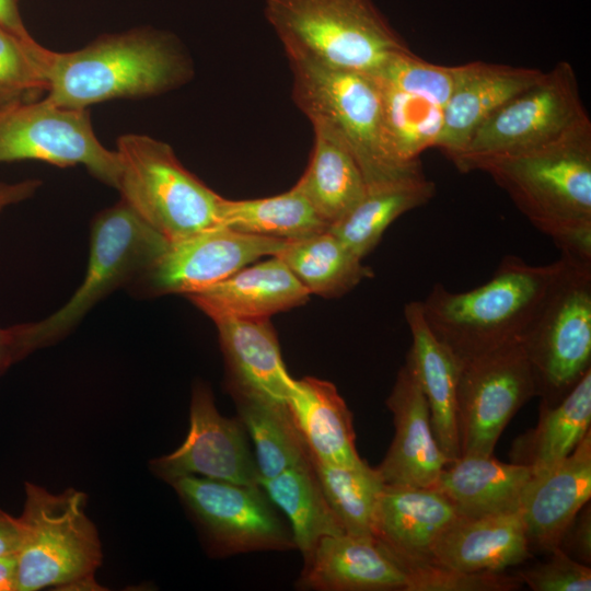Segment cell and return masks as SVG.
Wrapping results in <instances>:
<instances>
[{"label": "cell", "mask_w": 591, "mask_h": 591, "mask_svg": "<svg viewBox=\"0 0 591 591\" xmlns=\"http://www.w3.org/2000/svg\"><path fill=\"white\" fill-rule=\"evenodd\" d=\"M564 266L520 344L541 404L561 401L591 369V263Z\"/></svg>", "instance_id": "8"}, {"label": "cell", "mask_w": 591, "mask_h": 591, "mask_svg": "<svg viewBox=\"0 0 591 591\" xmlns=\"http://www.w3.org/2000/svg\"><path fill=\"white\" fill-rule=\"evenodd\" d=\"M289 61L375 76L410 50L371 0H266Z\"/></svg>", "instance_id": "4"}, {"label": "cell", "mask_w": 591, "mask_h": 591, "mask_svg": "<svg viewBox=\"0 0 591 591\" xmlns=\"http://www.w3.org/2000/svg\"><path fill=\"white\" fill-rule=\"evenodd\" d=\"M310 292L277 256L245 266L229 278L186 296L213 322L269 318L304 304Z\"/></svg>", "instance_id": "20"}, {"label": "cell", "mask_w": 591, "mask_h": 591, "mask_svg": "<svg viewBox=\"0 0 591 591\" xmlns=\"http://www.w3.org/2000/svg\"><path fill=\"white\" fill-rule=\"evenodd\" d=\"M37 160L57 166L83 165L117 188V151L97 139L86 109L58 106L45 96L0 109V162Z\"/></svg>", "instance_id": "11"}, {"label": "cell", "mask_w": 591, "mask_h": 591, "mask_svg": "<svg viewBox=\"0 0 591 591\" xmlns=\"http://www.w3.org/2000/svg\"><path fill=\"white\" fill-rule=\"evenodd\" d=\"M520 510L459 517L438 537L433 561L465 571H503L530 557Z\"/></svg>", "instance_id": "23"}, {"label": "cell", "mask_w": 591, "mask_h": 591, "mask_svg": "<svg viewBox=\"0 0 591 591\" xmlns=\"http://www.w3.org/2000/svg\"><path fill=\"white\" fill-rule=\"evenodd\" d=\"M151 468L170 484L179 477L200 476L239 485H259V473L243 424L218 412L212 393L204 383L193 389L189 429L184 442L172 453L154 459Z\"/></svg>", "instance_id": "15"}, {"label": "cell", "mask_w": 591, "mask_h": 591, "mask_svg": "<svg viewBox=\"0 0 591 591\" xmlns=\"http://www.w3.org/2000/svg\"><path fill=\"white\" fill-rule=\"evenodd\" d=\"M0 27L22 37L31 36L20 15L18 0H0Z\"/></svg>", "instance_id": "44"}, {"label": "cell", "mask_w": 591, "mask_h": 591, "mask_svg": "<svg viewBox=\"0 0 591 591\" xmlns=\"http://www.w3.org/2000/svg\"><path fill=\"white\" fill-rule=\"evenodd\" d=\"M169 245L123 199L96 215L82 283L55 313L26 323L34 350L66 337L97 302L128 287Z\"/></svg>", "instance_id": "9"}, {"label": "cell", "mask_w": 591, "mask_h": 591, "mask_svg": "<svg viewBox=\"0 0 591 591\" xmlns=\"http://www.w3.org/2000/svg\"><path fill=\"white\" fill-rule=\"evenodd\" d=\"M563 266L561 256L532 265L507 255L476 288L453 292L433 285L421 301L425 320L461 363L519 344Z\"/></svg>", "instance_id": "2"}, {"label": "cell", "mask_w": 591, "mask_h": 591, "mask_svg": "<svg viewBox=\"0 0 591 591\" xmlns=\"http://www.w3.org/2000/svg\"><path fill=\"white\" fill-rule=\"evenodd\" d=\"M216 551L224 555L296 547L259 485H239L200 476L171 483Z\"/></svg>", "instance_id": "14"}, {"label": "cell", "mask_w": 591, "mask_h": 591, "mask_svg": "<svg viewBox=\"0 0 591 591\" xmlns=\"http://www.w3.org/2000/svg\"><path fill=\"white\" fill-rule=\"evenodd\" d=\"M433 487L384 485L374 512L372 535L404 570L433 561L440 534L459 518Z\"/></svg>", "instance_id": "17"}, {"label": "cell", "mask_w": 591, "mask_h": 591, "mask_svg": "<svg viewBox=\"0 0 591 591\" xmlns=\"http://www.w3.org/2000/svg\"><path fill=\"white\" fill-rule=\"evenodd\" d=\"M386 406L395 432L376 467L384 484L433 487L450 461L436 440L427 401L407 361L397 373Z\"/></svg>", "instance_id": "16"}, {"label": "cell", "mask_w": 591, "mask_h": 591, "mask_svg": "<svg viewBox=\"0 0 591 591\" xmlns=\"http://www.w3.org/2000/svg\"><path fill=\"white\" fill-rule=\"evenodd\" d=\"M120 199L169 243L220 227L224 198L186 170L165 142L118 138Z\"/></svg>", "instance_id": "7"}, {"label": "cell", "mask_w": 591, "mask_h": 591, "mask_svg": "<svg viewBox=\"0 0 591 591\" xmlns=\"http://www.w3.org/2000/svg\"><path fill=\"white\" fill-rule=\"evenodd\" d=\"M532 476L528 466L489 456H460L440 473L433 488L460 517L478 518L519 510L522 493Z\"/></svg>", "instance_id": "25"}, {"label": "cell", "mask_w": 591, "mask_h": 591, "mask_svg": "<svg viewBox=\"0 0 591 591\" xmlns=\"http://www.w3.org/2000/svg\"><path fill=\"white\" fill-rule=\"evenodd\" d=\"M221 225L286 241L308 237L329 228L298 184L288 192L266 198H224Z\"/></svg>", "instance_id": "33"}, {"label": "cell", "mask_w": 591, "mask_h": 591, "mask_svg": "<svg viewBox=\"0 0 591 591\" xmlns=\"http://www.w3.org/2000/svg\"><path fill=\"white\" fill-rule=\"evenodd\" d=\"M405 573V591H513L523 584L517 575L465 571L436 561L410 567Z\"/></svg>", "instance_id": "38"}, {"label": "cell", "mask_w": 591, "mask_h": 591, "mask_svg": "<svg viewBox=\"0 0 591 591\" xmlns=\"http://www.w3.org/2000/svg\"><path fill=\"white\" fill-rule=\"evenodd\" d=\"M300 580L325 591H405L407 586L404 570L374 537L348 533L323 537Z\"/></svg>", "instance_id": "21"}, {"label": "cell", "mask_w": 591, "mask_h": 591, "mask_svg": "<svg viewBox=\"0 0 591 591\" xmlns=\"http://www.w3.org/2000/svg\"><path fill=\"white\" fill-rule=\"evenodd\" d=\"M312 126L314 147L310 163L297 184L317 213L332 225L363 198L367 183L341 139L325 126Z\"/></svg>", "instance_id": "29"}, {"label": "cell", "mask_w": 591, "mask_h": 591, "mask_svg": "<svg viewBox=\"0 0 591 591\" xmlns=\"http://www.w3.org/2000/svg\"><path fill=\"white\" fill-rule=\"evenodd\" d=\"M382 83L444 108L455 84V66L427 62L412 50L393 55L374 76Z\"/></svg>", "instance_id": "37"}, {"label": "cell", "mask_w": 591, "mask_h": 591, "mask_svg": "<svg viewBox=\"0 0 591 591\" xmlns=\"http://www.w3.org/2000/svg\"><path fill=\"white\" fill-rule=\"evenodd\" d=\"M487 173L561 255L591 263V125L525 153L488 159Z\"/></svg>", "instance_id": "1"}, {"label": "cell", "mask_w": 591, "mask_h": 591, "mask_svg": "<svg viewBox=\"0 0 591 591\" xmlns=\"http://www.w3.org/2000/svg\"><path fill=\"white\" fill-rule=\"evenodd\" d=\"M53 50L0 27V109L42 99Z\"/></svg>", "instance_id": "36"}, {"label": "cell", "mask_w": 591, "mask_h": 591, "mask_svg": "<svg viewBox=\"0 0 591 591\" xmlns=\"http://www.w3.org/2000/svg\"><path fill=\"white\" fill-rule=\"evenodd\" d=\"M311 462L324 496L345 533L373 537L374 512L385 485L378 470L364 461L346 466L323 463L311 456Z\"/></svg>", "instance_id": "34"}, {"label": "cell", "mask_w": 591, "mask_h": 591, "mask_svg": "<svg viewBox=\"0 0 591 591\" xmlns=\"http://www.w3.org/2000/svg\"><path fill=\"white\" fill-rule=\"evenodd\" d=\"M18 558L16 553L0 556V591H16Z\"/></svg>", "instance_id": "45"}, {"label": "cell", "mask_w": 591, "mask_h": 591, "mask_svg": "<svg viewBox=\"0 0 591 591\" xmlns=\"http://www.w3.org/2000/svg\"><path fill=\"white\" fill-rule=\"evenodd\" d=\"M571 558L590 565L591 563V507L588 502L573 518L565 531L559 546Z\"/></svg>", "instance_id": "40"}, {"label": "cell", "mask_w": 591, "mask_h": 591, "mask_svg": "<svg viewBox=\"0 0 591 591\" xmlns=\"http://www.w3.org/2000/svg\"><path fill=\"white\" fill-rule=\"evenodd\" d=\"M33 351L25 323L0 326V375Z\"/></svg>", "instance_id": "41"}, {"label": "cell", "mask_w": 591, "mask_h": 591, "mask_svg": "<svg viewBox=\"0 0 591 591\" xmlns=\"http://www.w3.org/2000/svg\"><path fill=\"white\" fill-rule=\"evenodd\" d=\"M190 68L163 32L142 28L105 35L81 49L53 51L45 97L58 106L86 109L115 99L152 96L186 82Z\"/></svg>", "instance_id": "3"}, {"label": "cell", "mask_w": 591, "mask_h": 591, "mask_svg": "<svg viewBox=\"0 0 591 591\" xmlns=\"http://www.w3.org/2000/svg\"><path fill=\"white\" fill-rule=\"evenodd\" d=\"M40 185L38 179H25L15 183L0 182V213L9 206L32 197Z\"/></svg>", "instance_id": "42"}, {"label": "cell", "mask_w": 591, "mask_h": 591, "mask_svg": "<svg viewBox=\"0 0 591 591\" xmlns=\"http://www.w3.org/2000/svg\"><path fill=\"white\" fill-rule=\"evenodd\" d=\"M21 540L19 518L0 508V556L18 552Z\"/></svg>", "instance_id": "43"}, {"label": "cell", "mask_w": 591, "mask_h": 591, "mask_svg": "<svg viewBox=\"0 0 591 591\" xmlns=\"http://www.w3.org/2000/svg\"><path fill=\"white\" fill-rule=\"evenodd\" d=\"M240 421L252 437L259 479L311 460L287 402L230 389Z\"/></svg>", "instance_id": "30"}, {"label": "cell", "mask_w": 591, "mask_h": 591, "mask_svg": "<svg viewBox=\"0 0 591 591\" xmlns=\"http://www.w3.org/2000/svg\"><path fill=\"white\" fill-rule=\"evenodd\" d=\"M412 335L406 361L413 369L427 401L436 440L449 459L461 456L457 429V383L461 362L428 326L421 301L404 306Z\"/></svg>", "instance_id": "22"}, {"label": "cell", "mask_w": 591, "mask_h": 591, "mask_svg": "<svg viewBox=\"0 0 591 591\" xmlns=\"http://www.w3.org/2000/svg\"><path fill=\"white\" fill-rule=\"evenodd\" d=\"M24 490L16 591L99 590L102 547L85 512L86 495L73 488L53 494L30 482Z\"/></svg>", "instance_id": "6"}, {"label": "cell", "mask_w": 591, "mask_h": 591, "mask_svg": "<svg viewBox=\"0 0 591 591\" xmlns=\"http://www.w3.org/2000/svg\"><path fill=\"white\" fill-rule=\"evenodd\" d=\"M543 76L535 68L484 61L455 66L454 89L444 106L443 126L434 147L452 161L486 118Z\"/></svg>", "instance_id": "19"}, {"label": "cell", "mask_w": 591, "mask_h": 591, "mask_svg": "<svg viewBox=\"0 0 591 591\" xmlns=\"http://www.w3.org/2000/svg\"><path fill=\"white\" fill-rule=\"evenodd\" d=\"M271 502L287 515L294 546L308 560L325 536L345 533L321 488L311 460L259 479Z\"/></svg>", "instance_id": "31"}, {"label": "cell", "mask_w": 591, "mask_h": 591, "mask_svg": "<svg viewBox=\"0 0 591 591\" xmlns=\"http://www.w3.org/2000/svg\"><path fill=\"white\" fill-rule=\"evenodd\" d=\"M275 256L310 293L326 298L340 297L373 276L371 268L362 264V258L328 230L287 241Z\"/></svg>", "instance_id": "32"}, {"label": "cell", "mask_w": 591, "mask_h": 591, "mask_svg": "<svg viewBox=\"0 0 591 591\" xmlns=\"http://www.w3.org/2000/svg\"><path fill=\"white\" fill-rule=\"evenodd\" d=\"M292 96L312 124L335 132L357 161L367 187L422 172L402 160L389 138L380 86L373 76L289 61Z\"/></svg>", "instance_id": "5"}, {"label": "cell", "mask_w": 591, "mask_h": 591, "mask_svg": "<svg viewBox=\"0 0 591 591\" xmlns=\"http://www.w3.org/2000/svg\"><path fill=\"white\" fill-rule=\"evenodd\" d=\"M587 125L591 120L576 72L569 62L560 61L486 118L452 162L467 173L484 160L536 150Z\"/></svg>", "instance_id": "10"}, {"label": "cell", "mask_w": 591, "mask_h": 591, "mask_svg": "<svg viewBox=\"0 0 591 591\" xmlns=\"http://www.w3.org/2000/svg\"><path fill=\"white\" fill-rule=\"evenodd\" d=\"M436 185L424 172L367 187L363 198L328 231L360 258L380 242L385 230L405 212L427 204Z\"/></svg>", "instance_id": "28"}, {"label": "cell", "mask_w": 591, "mask_h": 591, "mask_svg": "<svg viewBox=\"0 0 591 591\" xmlns=\"http://www.w3.org/2000/svg\"><path fill=\"white\" fill-rule=\"evenodd\" d=\"M536 389L521 344L461 363L457 429L461 456L493 455L503 429Z\"/></svg>", "instance_id": "12"}, {"label": "cell", "mask_w": 591, "mask_h": 591, "mask_svg": "<svg viewBox=\"0 0 591 591\" xmlns=\"http://www.w3.org/2000/svg\"><path fill=\"white\" fill-rule=\"evenodd\" d=\"M376 81L384 124L393 148L402 160L419 161L420 153L437 143L444 108Z\"/></svg>", "instance_id": "35"}, {"label": "cell", "mask_w": 591, "mask_h": 591, "mask_svg": "<svg viewBox=\"0 0 591 591\" xmlns=\"http://www.w3.org/2000/svg\"><path fill=\"white\" fill-rule=\"evenodd\" d=\"M224 355L230 389L287 402L293 379L283 364L268 318L213 322Z\"/></svg>", "instance_id": "24"}, {"label": "cell", "mask_w": 591, "mask_h": 591, "mask_svg": "<svg viewBox=\"0 0 591 591\" xmlns=\"http://www.w3.org/2000/svg\"><path fill=\"white\" fill-rule=\"evenodd\" d=\"M544 561L518 571L515 575L533 591H590L591 568L560 548L548 553Z\"/></svg>", "instance_id": "39"}, {"label": "cell", "mask_w": 591, "mask_h": 591, "mask_svg": "<svg viewBox=\"0 0 591 591\" xmlns=\"http://www.w3.org/2000/svg\"><path fill=\"white\" fill-rule=\"evenodd\" d=\"M286 240L220 225L169 243L128 286L135 297L205 290L264 256H275Z\"/></svg>", "instance_id": "13"}, {"label": "cell", "mask_w": 591, "mask_h": 591, "mask_svg": "<svg viewBox=\"0 0 591 591\" xmlns=\"http://www.w3.org/2000/svg\"><path fill=\"white\" fill-rule=\"evenodd\" d=\"M287 404L313 459L346 466L363 462L356 449L351 413L333 383L312 376L293 379Z\"/></svg>", "instance_id": "26"}, {"label": "cell", "mask_w": 591, "mask_h": 591, "mask_svg": "<svg viewBox=\"0 0 591 591\" xmlns=\"http://www.w3.org/2000/svg\"><path fill=\"white\" fill-rule=\"evenodd\" d=\"M591 497V431L557 466L531 476L519 505L530 546L549 553Z\"/></svg>", "instance_id": "18"}, {"label": "cell", "mask_w": 591, "mask_h": 591, "mask_svg": "<svg viewBox=\"0 0 591 591\" xmlns=\"http://www.w3.org/2000/svg\"><path fill=\"white\" fill-rule=\"evenodd\" d=\"M591 369L554 405L541 404L536 426L515 438L512 463L541 476L565 460L590 431Z\"/></svg>", "instance_id": "27"}]
</instances>
